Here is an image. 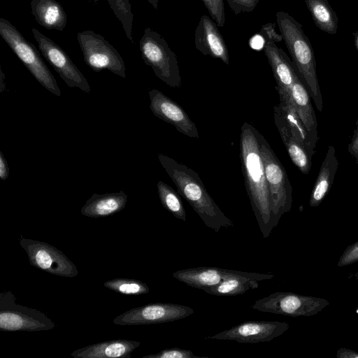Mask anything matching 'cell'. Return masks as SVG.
Segmentation results:
<instances>
[{
	"label": "cell",
	"mask_w": 358,
	"mask_h": 358,
	"mask_svg": "<svg viewBox=\"0 0 358 358\" xmlns=\"http://www.w3.org/2000/svg\"><path fill=\"white\" fill-rule=\"evenodd\" d=\"M128 196L123 190L103 194H93L81 208L83 215L93 217H105L123 210Z\"/></svg>",
	"instance_id": "cell-21"
},
{
	"label": "cell",
	"mask_w": 358,
	"mask_h": 358,
	"mask_svg": "<svg viewBox=\"0 0 358 358\" xmlns=\"http://www.w3.org/2000/svg\"><path fill=\"white\" fill-rule=\"evenodd\" d=\"M212 20L218 27H224L226 21L223 0H202Z\"/></svg>",
	"instance_id": "cell-30"
},
{
	"label": "cell",
	"mask_w": 358,
	"mask_h": 358,
	"mask_svg": "<svg viewBox=\"0 0 358 358\" xmlns=\"http://www.w3.org/2000/svg\"><path fill=\"white\" fill-rule=\"evenodd\" d=\"M355 158L357 159V164H358V155Z\"/></svg>",
	"instance_id": "cell-42"
},
{
	"label": "cell",
	"mask_w": 358,
	"mask_h": 358,
	"mask_svg": "<svg viewBox=\"0 0 358 358\" xmlns=\"http://www.w3.org/2000/svg\"><path fill=\"white\" fill-rule=\"evenodd\" d=\"M140 345L136 341L112 340L81 348L71 355L75 358H129Z\"/></svg>",
	"instance_id": "cell-19"
},
{
	"label": "cell",
	"mask_w": 358,
	"mask_h": 358,
	"mask_svg": "<svg viewBox=\"0 0 358 358\" xmlns=\"http://www.w3.org/2000/svg\"><path fill=\"white\" fill-rule=\"evenodd\" d=\"M142 59L156 76L171 87H180L181 77L176 55L166 40L157 31L148 27L139 43Z\"/></svg>",
	"instance_id": "cell-6"
},
{
	"label": "cell",
	"mask_w": 358,
	"mask_h": 358,
	"mask_svg": "<svg viewBox=\"0 0 358 358\" xmlns=\"http://www.w3.org/2000/svg\"><path fill=\"white\" fill-rule=\"evenodd\" d=\"M240 157L250 204L264 238L270 236L271 224L269 191L260 155L257 130L248 122L241 129Z\"/></svg>",
	"instance_id": "cell-1"
},
{
	"label": "cell",
	"mask_w": 358,
	"mask_h": 358,
	"mask_svg": "<svg viewBox=\"0 0 358 358\" xmlns=\"http://www.w3.org/2000/svg\"><path fill=\"white\" fill-rule=\"evenodd\" d=\"M10 291L0 294V329L4 331H47L55 327L44 313L16 303Z\"/></svg>",
	"instance_id": "cell-7"
},
{
	"label": "cell",
	"mask_w": 358,
	"mask_h": 358,
	"mask_svg": "<svg viewBox=\"0 0 358 358\" xmlns=\"http://www.w3.org/2000/svg\"><path fill=\"white\" fill-rule=\"evenodd\" d=\"M194 313L190 307L172 303H154L133 308L115 317L117 325L153 324L173 322Z\"/></svg>",
	"instance_id": "cell-12"
},
{
	"label": "cell",
	"mask_w": 358,
	"mask_h": 358,
	"mask_svg": "<svg viewBox=\"0 0 358 358\" xmlns=\"http://www.w3.org/2000/svg\"><path fill=\"white\" fill-rule=\"evenodd\" d=\"M274 121L292 162L303 173L308 174L312 158L304 145L292 131L278 105L274 106Z\"/></svg>",
	"instance_id": "cell-17"
},
{
	"label": "cell",
	"mask_w": 358,
	"mask_h": 358,
	"mask_svg": "<svg viewBox=\"0 0 358 358\" xmlns=\"http://www.w3.org/2000/svg\"><path fill=\"white\" fill-rule=\"evenodd\" d=\"M143 358H208V357L197 356L189 350L178 348H171L160 352L143 356Z\"/></svg>",
	"instance_id": "cell-31"
},
{
	"label": "cell",
	"mask_w": 358,
	"mask_h": 358,
	"mask_svg": "<svg viewBox=\"0 0 358 358\" xmlns=\"http://www.w3.org/2000/svg\"><path fill=\"white\" fill-rule=\"evenodd\" d=\"M77 38L85 62L94 71L106 69L122 78L126 77L122 57L101 35L86 30L78 32Z\"/></svg>",
	"instance_id": "cell-9"
},
{
	"label": "cell",
	"mask_w": 358,
	"mask_h": 358,
	"mask_svg": "<svg viewBox=\"0 0 358 358\" xmlns=\"http://www.w3.org/2000/svg\"><path fill=\"white\" fill-rule=\"evenodd\" d=\"M106 288L124 294L141 295L150 292L147 284L136 279L114 278L103 284Z\"/></svg>",
	"instance_id": "cell-28"
},
{
	"label": "cell",
	"mask_w": 358,
	"mask_h": 358,
	"mask_svg": "<svg viewBox=\"0 0 358 358\" xmlns=\"http://www.w3.org/2000/svg\"><path fill=\"white\" fill-rule=\"evenodd\" d=\"M291 96L301 121L316 145L318 141L317 122L311 103V97L299 75L291 88Z\"/></svg>",
	"instance_id": "cell-22"
},
{
	"label": "cell",
	"mask_w": 358,
	"mask_h": 358,
	"mask_svg": "<svg viewBox=\"0 0 358 358\" xmlns=\"http://www.w3.org/2000/svg\"><path fill=\"white\" fill-rule=\"evenodd\" d=\"M257 138L269 191L271 224L274 228L282 215L292 208V187L285 168L258 131Z\"/></svg>",
	"instance_id": "cell-4"
},
{
	"label": "cell",
	"mask_w": 358,
	"mask_h": 358,
	"mask_svg": "<svg viewBox=\"0 0 358 358\" xmlns=\"http://www.w3.org/2000/svg\"><path fill=\"white\" fill-rule=\"evenodd\" d=\"M338 166L336 149L329 145L311 192L310 206H318L325 198L331 189Z\"/></svg>",
	"instance_id": "cell-23"
},
{
	"label": "cell",
	"mask_w": 358,
	"mask_h": 358,
	"mask_svg": "<svg viewBox=\"0 0 358 358\" xmlns=\"http://www.w3.org/2000/svg\"><path fill=\"white\" fill-rule=\"evenodd\" d=\"M88 1H92L94 2H96L98 0H88Z\"/></svg>",
	"instance_id": "cell-41"
},
{
	"label": "cell",
	"mask_w": 358,
	"mask_h": 358,
	"mask_svg": "<svg viewBox=\"0 0 358 358\" xmlns=\"http://www.w3.org/2000/svg\"><path fill=\"white\" fill-rule=\"evenodd\" d=\"M280 103L278 105L282 116L289 126L293 134L306 147L310 157L315 153V145L312 141L308 133L301 121L294 101L290 95L279 94Z\"/></svg>",
	"instance_id": "cell-25"
},
{
	"label": "cell",
	"mask_w": 358,
	"mask_h": 358,
	"mask_svg": "<svg viewBox=\"0 0 358 358\" xmlns=\"http://www.w3.org/2000/svg\"><path fill=\"white\" fill-rule=\"evenodd\" d=\"M272 273H258L238 271L234 275L224 280L216 286L206 288L203 291L209 294L220 296H236L245 293L249 289L259 287V281L271 280Z\"/></svg>",
	"instance_id": "cell-20"
},
{
	"label": "cell",
	"mask_w": 358,
	"mask_h": 358,
	"mask_svg": "<svg viewBox=\"0 0 358 358\" xmlns=\"http://www.w3.org/2000/svg\"><path fill=\"white\" fill-rule=\"evenodd\" d=\"M31 13L41 26L48 29L63 31L67 15L62 6L55 0H32Z\"/></svg>",
	"instance_id": "cell-24"
},
{
	"label": "cell",
	"mask_w": 358,
	"mask_h": 358,
	"mask_svg": "<svg viewBox=\"0 0 358 358\" xmlns=\"http://www.w3.org/2000/svg\"><path fill=\"white\" fill-rule=\"evenodd\" d=\"M194 45L205 56L219 59L229 64V51L216 23L207 15H203L196 27Z\"/></svg>",
	"instance_id": "cell-15"
},
{
	"label": "cell",
	"mask_w": 358,
	"mask_h": 358,
	"mask_svg": "<svg viewBox=\"0 0 358 358\" xmlns=\"http://www.w3.org/2000/svg\"><path fill=\"white\" fill-rule=\"evenodd\" d=\"M354 36H355V45L357 50H358V31L357 33L354 34Z\"/></svg>",
	"instance_id": "cell-39"
},
{
	"label": "cell",
	"mask_w": 358,
	"mask_h": 358,
	"mask_svg": "<svg viewBox=\"0 0 358 358\" xmlns=\"http://www.w3.org/2000/svg\"><path fill=\"white\" fill-rule=\"evenodd\" d=\"M150 108L155 116L173 125L178 131L191 138H199V134L194 122L185 110L161 91H149Z\"/></svg>",
	"instance_id": "cell-14"
},
{
	"label": "cell",
	"mask_w": 358,
	"mask_h": 358,
	"mask_svg": "<svg viewBox=\"0 0 358 358\" xmlns=\"http://www.w3.org/2000/svg\"><path fill=\"white\" fill-rule=\"evenodd\" d=\"M358 262V241L347 247L341 255L337 266H349Z\"/></svg>",
	"instance_id": "cell-33"
},
{
	"label": "cell",
	"mask_w": 358,
	"mask_h": 358,
	"mask_svg": "<svg viewBox=\"0 0 358 358\" xmlns=\"http://www.w3.org/2000/svg\"><path fill=\"white\" fill-rule=\"evenodd\" d=\"M353 277H354L356 280H358V271L354 274Z\"/></svg>",
	"instance_id": "cell-40"
},
{
	"label": "cell",
	"mask_w": 358,
	"mask_h": 358,
	"mask_svg": "<svg viewBox=\"0 0 358 358\" xmlns=\"http://www.w3.org/2000/svg\"><path fill=\"white\" fill-rule=\"evenodd\" d=\"M19 242L33 266L55 275L66 278L78 275V271L73 262L55 246L22 236Z\"/></svg>",
	"instance_id": "cell-10"
},
{
	"label": "cell",
	"mask_w": 358,
	"mask_h": 358,
	"mask_svg": "<svg viewBox=\"0 0 358 358\" xmlns=\"http://www.w3.org/2000/svg\"><path fill=\"white\" fill-rule=\"evenodd\" d=\"M9 176V168L2 152H0V178L6 180Z\"/></svg>",
	"instance_id": "cell-36"
},
{
	"label": "cell",
	"mask_w": 358,
	"mask_h": 358,
	"mask_svg": "<svg viewBox=\"0 0 358 358\" xmlns=\"http://www.w3.org/2000/svg\"><path fill=\"white\" fill-rule=\"evenodd\" d=\"M43 56L59 77L70 87H78L89 94L91 91L87 80L74 64L65 51L38 29H31Z\"/></svg>",
	"instance_id": "cell-11"
},
{
	"label": "cell",
	"mask_w": 358,
	"mask_h": 358,
	"mask_svg": "<svg viewBox=\"0 0 358 358\" xmlns=\"http://www.w3.org/2000/svg\"><path fill=\"white\" fill-rule=\"evenodd\" d=\"M289 327V324L285 322L248 321L205 338L248 343L268 342L281 336Z\"/></svg>",
	"instance_id": "cell-13"
},
{
	"label": "cell",
	"mask_w": 358,
	"mask_h": 358,
	"mask_svg": "<svg viewBox=\"0 0 358 358\" xmlns=\"http://www.w3.org/2000/svg\"><path fill=\"white\" fill-rule=\"evenodd\" d=\"M152 6L155 9H157L158 8V3H159V0H147Z\"/></svg>",
	"instance_id": "cell-38"
},
{
	"label": "cell",
	"mask_w": 358,
	"mask_h": 358,
	"mask_svg": "<svg viewBox=\"0 0 358 358\" xmlns=\"http://www.w3.org/2000/svg\"><path fill=\"white\" fill-rule=\"evenodd\" d=\"M237 272L236 270L201 266L177 271L173 273V276L190 287L204 290L217 285Z\"/></svg>",
	"instance_id": "cell-18"
},
{
	"label": "cell",
	"mask_w": 358,
	"mask_h": 358,
	"mask_svg": "<svg viewBox=\"0 0 358 358\" xmlns=\"http://www.w3.org/2000/svg\"><path fill=\"white\" fill-rule=\"evenodd\" d=\"M107 1L116 17L121 22L126 36L132 43H135L132 36L134 14L129 1L107 0Z\"/></svg>",
	"instance_id": "cell-29"
},
{
	"label": "cell",
	"mask_w": 358,
	"mask_h": 358,
	"mask_svg": "<svg viewBox=\"0 0 358 358\" xmlns=\"http://www.w3.org/2000/svg\"><path fill=\"white\" fill-rule=\"evenodd\" d=\"M0 35L34 78L50 92L60 96L61 90L56 79L36 47L26 40L11 22L2 17L0 18Z\"/></svg>",
	"instance_id": "cell-5"
},
{
	"label": "cell",
	"mask_w": 358,
	"mask_h": 358,
	"mask_svg": "<svg viewBox=\"0 0 358 358\" xmlns=\"http://www.w3.org/2000/svg\"><path fill=\"white\" fill-rule=\"evenodd\" d=\"M159 161L175 184L178 192L192 206L203 223L215 232L234 226L207 192L199 174L164 154Z\"/></svg>",
	"instance_id": "cell-2"
},
{
	"label": "cell",
	"mask_w": 358,
	"mask_h": 358,
	"mask_svg": "<svg viewBox=\"0 0 358 358\" xmlns=\"http://www.w3.org/2000/svg\"><path fill=\"white\" fill-rule=\"evenodd\" d=\"M330 304L323 298L306 296L291 292H276L257 300L253 309L290 317H310L317 315Z\"/></svg>",
	"instance_id": "cell-8"
},
{
	"label": "cell",
	"mask_w": 358,
	"mask_h": 358,
	"mask_svg": "<svg viewBox=\"0 0 358 358\" xmlns=\"http://www.w3.org/2000/svg\"><path fill=\"white\" fill-rule=\"evenodd\" d=\"M315 25L320 30L335 34L338 17L327 0H304Z\"/></svg>",
	"instance_id": "cell-26"
},
{
	"label": "cell",
	"mask_w": 358,
	"mask_h": 358,
	"mask_svg": "<svg viewBox=\"0 0 358 358\" xmlns=\"http://www.w3.org/2000/svg\"><path fill=\"white\" fill-rule=\"evenodd\" d=\"M356 126V129L348 148L350 153L355 157L358 155V119L357 120Z\"/></svg>",
	"instance_id": "cell-35"
},
{
	"label": "cell",
	"mask_w": 358,
	"mask_h": 358,
	"mask_svg": "<svg viewBox=\"0 0 358 358\" xmlns=\"http://www.w3.org/2000/svg\"><path fill=\"white\" fill-rule=\"evenodd\" d=\"M264 50L276 82L278 94L290 95L291 88L298 76L294 65L275 43H265Z\"/></svg>",
	"instance_id": "cell-16"
},
{
	"label": "cell",
	"mask_w": 358,
	"mask_h": 358,
	"mask_svg": "<svg viewBox=\"0 0 358 358\" xmlns=\"http://www.w3.org/2000/svg\"><path fill=\"white\" fill-rule=\"evenodd\" d=\"M159 200L163 207L173 215L184 222L186 212L178 194L169 185L159 180L157 185Z\"/></svg>",
	"instance_id": "cell-27"
},
{
	"label": "cell",
	"mask_w": 358,
	"mask_h": 358,
	"mask_svg": "<svg viewBox=\"0 0 358 358\" xmlns=\"http://www.w3.org/2000/svg\"><path fill=\"white\" fill-rule=\"evenodd\" d=\"M276 21L293 64L306 84L317 109L321 112L323 101L316 72L315 53L310 40L302 25L287 13L277 12Z\"/></svg>",
	"instance_id": "cell-3"
},
{
	"label": "cell",
	"mask_w": 358,
	"mask_h": 358,
	"mask_svg": "<svg viewBox=\"0 0 358 358\" xmlns=\"http://www.w3.org/2000/svg\"><path fill=\"white\" fill-rule=\"evenodd\" d=\"M338 358H358V352L345 348H341L336 353Z\"/></svg>",
	"instance_id": "cell-37"
},
{
	"label": "cell",
	"mask_w": 358,
	"mask_h": 358,
	"mask_svg": "<svg viewBox=\"0 0 358 358\" xmlns=\"http://www.w3.org/2000/svg\"><path fill=\"white\" fill-rule=\"evenodd\" d=\"M275 23L268 22L262 25L260 35L263 37L264 43L268 42L278 43L283 40L280 34H278L275 29Z\"/></svg>",
	"instance_id": "cell-34"
},
{
	"label": "cell",
	"mask_w": 358,
	"mask_h": 358,
	"mask_svg": "<svg viewBox=\"0 0 358 358\" xmlns=\"http://www.w3.org/2000/svg\"><path fill=\"white\" fill-rule=\"evenodd\" d=\"M235 15L250 13L255 10L259 0H227Z\"/></svg>",
	"instance_id": "cell-32"
},
{
	"label": "cell",
	"mask_w": 358,
	"mask_h": 358,
	"mask_svg": "<svg viewBox=\"0 0 358 358\" xmlns=\"http://www.w3.org/2000/svg\"><path fill=\"white\" fill-rule=\"evenodd\" d=\"M358 308V307H357Z\"/></svg>",
	"instance_id": "cell-43"
}]
</instances>
